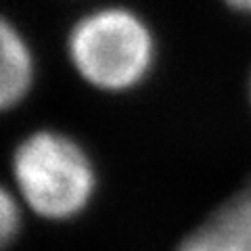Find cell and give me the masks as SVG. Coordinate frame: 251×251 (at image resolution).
I'll return each mask as SVG.
<instances>
[{
	"mask_svg": "<svg viewBox=\"0 0 251 251\" xmlns=\"http://www.w3.org/2000/svg\"><path fill=\"white\" fill-rule=\"evenodd\" d=\"M69 57L88 84L100 90H126L151 69L153 36L126 9L94 11L69 34Z\"/></svg>",
	"mask_w": 251,
	"mask_h": 251,
	"instance_id": "obj_1",
	"label": "cell"
},
{
	"mask_svg": "<svg viewBox=\"0 0 251 251\" xmlns=\"http://www.w3.org/2000/svg\"><path fill=\"white\" fill-rule=\"evenodd\" d=\"M13 174L27 205L50 220L80 214L94 191L86 153L57 132H36L23 140L15 151Z\"/></svg>",
	"mask_w": 251,
	"mask_h": 251,
	"instance_id": "obj_2",
	"label": "cell"
},
{
	"mask_svg": "<svg viewBox=\"0 0 251 251\" xmlns=\"http://www.w3.org/2000/svg\"><path fill=\"white\" fill-rule=\"evenodd\" d=\"M178 251H251V182L193 230Z\"/></svg>",
	"mask_w": 251,
	"mask_h": 251,
	"instance_id": "obj_3",
	"label": "cell"
},
{
	"mask_svg": "<svg viewBox=\"0 0 251 251\" xmlns=\"http://www.w3.org/2000/svg\"><path fill=\"white\" fill-rule=\"evenodd\" d=\"M31 54L17 29L0 17V111L17 105L31 86Z\"/></svg>",
	"mask_w": 251,
	"mask_h": 251,
	"instance_id": "obj_4",
	"label": "cell"
},
{
	"mask_svg": "<svg viewBox=\"0 0 251 251\" xmlns=\"http://www.w3.org/2000/svg\"><path fill=\"white\" fill-rule=\"evenodd\" d=\"M19 228V209L6 188L0 186V249L15 239Z\"/></svg>",
	"mask_w": 251,
	"mask_h": 251,
	"instance_id": "obj_5",
	"label": "cell"
},
{
	"mask_svg": "<svg viewBox=\"0 0 251 251\" xmlns=\"http://www.w3.org/2000/svg\"><path fill=\"white\" fill-rule=\"evenodd\" d=\"M226 4L232 6L234 11H241V13L251 15V0H226Z\"/></svg>",
	"mask_w": 251,
	"mask_h": 251,
	"instance_id": "obj_6",
	"label": "cell"
}]
</instances>
